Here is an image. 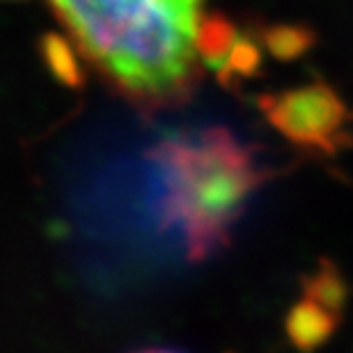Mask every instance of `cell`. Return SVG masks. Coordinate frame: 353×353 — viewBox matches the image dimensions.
Returning <instances> with one entry per match:
<instances>
[{
	"instance_id": "52a82bcc",
	"label": "cell",
	"mask_w": 353,
	"mask_h": 353,
	"mask_svg": "<svg viewBox=\"0 0 353 353\" xmlns=\"http://www.w3.org/2000/svg\"><path fill=\"white\" fill-rule=\"evenodd\" d=\"M259 41L275 60L289 62L314 46V30L303 23H273L259 30Z\"/></svg>"
},
{
	"instance_id": "3957f363",
	"label": "cell",
	"mask_w": 353,
	"mask_h": 353,
	"mask_svg": "<svg viewBox=\"0 0 353 353\" xmlns=\"http://www.w3.org/2000/svg\"><path fill=\"white\" fill-rule=\"evenodd\" d=\"M259 108L268 124L301 150L333 154L347 143V103L326 83L264 94L259 99Z\"/></svg>"
},
{
	"instance_id": "7a4b0ae2",
	"label": "cell",
	"mask_w": 353,
	"mask_h": 353,
	"mask_svg": "<svg viewBox=\"0 0 353 353\" xmlns=\"http://www.w3.org/2000/svg\"><path fill=\"white\" fill-rule=\"evenodd\" d=\"M161 228L181 239L190 262H204L232 241L266 170L252 147L225 126L165 136L152 147Z\"/></svg>"
},
{
	"instance_id": "6da1fadb",
	"label": "cell",
	"mask_w": 353,
	"mask_h": 353,
	"mask_svg": "<svg viewBox=\"0 0 353 353\" xmlns=\"http://www.w3.org/2000/svg\"><path fill=\"white\" fill-rule=\"evenodd\" d=\"M83 60L143 112L176 108L202 76V0H51Z\"/></svg>"
},
{
	"instance_id": "ba28073f",
	"label": "cell",
	"mask_w": 353,
	"mask_h": 353,
	"mask_svg": "<svg viewBox=\"0 0 353 353\" xmlns=\"http://www.w3.org/2000/svg\"><path fill=\"white\" fill-rule=\"evenodd\" d=\"M303 296L321 303L330 312L342 316L344 305H347L349 285L344 280V275L340 273V268L333 262H319L316 271L310 278L303 280Z\"/></svg>"
},
{
	"instance_id": "5b68a950",
	"label": "cell",
	"mask_w": 353,
	"mask_h": 353,
	"mask_svg": "<svg viewBox=\"0 0 353 353\" xmlns=\"http://www.w3.org/2000/svg\"><path fill=\"white\" fill-rule=\"evenodd\" d=\"M39 51L41 60L55 81H60L67 88H83L85 72H83L79 46L65 39L62 34L48 32L39 41Z\"/></svg>"
},
{
	"instance_id": "8992f818",
	"label": "cell",
	"mask_w": 353,
	"mask_h": 353,
	"mask_svg": "<svg viewBox=\"0 0 353 353\" xmlns=\"http://www.w3.org/2000/svg\"><path fill=\"white\" fill-rule=\"evenodd\" d=\"M236 39V26L225 14H202L200 28H197V53H200L202 62L218 69L223 65V60L228 58V53L232 51Z\"/></svg>"
},
{
	"instance_id": "277c9868",
	"label": "cell",
	"mask_w": 353,
	"mask_h": 353,
	"mask_svg": "<svg viewBox=\"0 0 353 353\" xmlns=\"http://www.w3.org/2000/svg\"><path fill=\"white\" fill-rule=\"evenodd\" d=\"M340 319H342L340 314L330 312L321 303L303 296V299L299 303H294L292 310L287 312L285 330H287L289 342H292L296 349L312 351V349H319L326 340H330V335L335 333Z\"/></svg>"
},
{
	"instance_id": "9c48e42d",
	"label": "cell",
	"mask_w": 353,
	"mask_h": 353,
	"mask_svg": "<svg viewBox=\"0 0 353 353\" xmlns=\"http://www.w3.org/2000/svg\"><path fill=\"white\" fill-rule=\"evenodd\" d=\"M262 41H255L250 37H239L228 53V58L223 60V65L216 69L218 79L225 85H234L245 79H255L262 69Z\"/></svg>"
}]
</instances>
